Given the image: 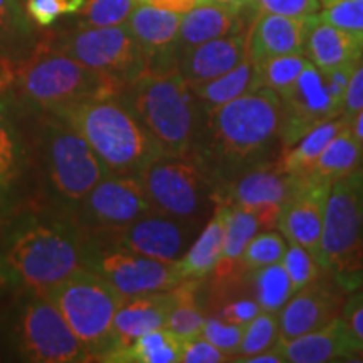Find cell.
<instances>
[{"label": "cell", "instance_id": "cell-27", "mask_svg": "<svg viewBox=\"0 0 363 363\" xmlns=\"http://www.w3.org/2000/svg\"><path fill=\"white\" fill-rule=\"evenodd\" d=\"M261 229V222L252 212L229 206V212H227L225 219L224 249H222L219 262L214 267L217 284L229 286L235 276L244 271L242 254L246 251L249 240L259 233Z\"/></svg>", "mask_w": 363, "mask_h": 363}, {"label": "cell", "instance_id": "cell-41", "mask_svg": "<svg viewBox=\"0 0 363 363\" xmlns=\"http://www.w3.org/2000/svg\"><path fill=\"white\" fill-rule=\"evenodd\" d=\"M242 333L244 325L229 323V321L220 320L219 316L208 318L202 328V337L207 338L212 345H216L227 357H238Z\"/></svg>", "mask_w": 363, "mask_h": 363}, {"label": "cell", "instance_id": "cell-56", "mask_svg": "<svg viewBox=\"0 0 363 363\" xmlns=\"http://www.w3.org/2000/svg\"><path fill=\"white\" fill-rule=\"evenodd\" d=\"M7 65H9V61H4V59H0V69H2V67L7 66ZM12 65H13V62H12Z\"/></svg>", "mask_w": 363, "mask_h": 363}, {"label": "cell", "instance_id": "cell-55", "mask_svg": "<svg viewBox=\"0 0 363 363\" xmlns=\"http://www.w3.org/2000/svg\"><path fill=\"white\" fill-rule=\"evenodd\" d=\"M333 2H337V0H321V4H323V7L330 6V4H333Z\"/></svg>", "mask_w": 363, "mask_h": 363}, {"label": "cell", "instance_id": "cell-58", "mask_svg": "<svg viewBox=\"0 0 363 363\" xmlns=\"http://www.w3.org/2000/svg\"><path fill=\"white\" fill-rule=\"evenodd\" d=\"M140 2H143V0H140Z\"/></svg>", "mask_w": 363, "mask_h": 363}, {"label": "cell", "instance_id": "cell-17", "mask_svg": "<svg viewBox=\"0 0 363 363\" xmlns=\"http://www.w3.org/2000/svg\"><path fill=\"white\" fill-rule=\"evenodd\" d=\"M331 184L308 180L303 184L281 208L278 229L288 242H296L310 251L318 261L321 234H323L325 208Z\"/></svg>", "mask_w": 363, "mask_h": 363}, {"label": "cell", "instance_id": "cell-25", "mask_svg": "<svg viewBox=\"0 0 363 363\" xmlns=\"http://www.w3.org/2000/svg\"><path fill=\"white\" fill-rule=\"evenodd\" d=\"M284 362L291 363H325L350 357L358 352L340 316L310 333L301 335L289 342H278Z\"/></svg>", "mask_w": 363, "mask_h": 363}, {"label": "cell", "instance_id": "cell-50", "mask_svg": "<svg viewBox=\"0 0 363 363\" xmlns=\"http://www.w3.org/2000/svg\"><path fill=\"white\" fill-rule=\"evenodd\" d=\"M143 2L158 9H165V11L185 13L197 6V4H201L202 0H143Z\"/></svg>", "mask_w": 363, "mask_h": 363}, {"label": "cell", "instance_id": "cell-51", "mask_svg": "<svg viewBox=\"0 0 363 363\" xmlns=\"http://www.w3.org/2000/svg\"><path fill=\"white\" fill-rule=\"evenodd\" d=\"M240 362H244V363H286L283 355H281L279 348L276 347V345L272 348H269V350L257 353V355L247 357Z\"/></svg>", "mask_w": 363, "mask_h": 363}, {"label": "cell", "instance_id": "cell-57", "mask_svg": "<svg viewBox=\"0 0 363 363\" xmlns=\"http://www.w3.org/2000/svg\"><path fill=\"white\" fill-rule=\"evenodd\" d=\"M362 163H363V157H362Z\"/></svg>", "mask_w": 363, "mask_h": 363}, {"label": "cell", "instance_id": "cell-29", "mask_svg": "<svg viewBox=\"0 0 363 363\" xmlns=\"http://www.w3.org/2000/svg\"><path fill=\"white\" fill-rule=\"evenodd\" d=\"M40 43L21 0H0V59L19 65Z\"/></svg>", "mask_w": 363, "mask_h": 363}, {"label": "cell", "instance_id": "cell-32", "mask_svg": "<svg viewBox=\"0 0 363 363\" xmlns=\"http://www.w3.org/2000/svg\"><path fill=\"white\" fill-rule=\"evenodd\" d=\"M348 125H350V121L342 115L308 131L301 140H298L293 147L286 150L283 158H281L279 169L284 170L286 174L305 175L313 167V163L325 152L331 140Z\"/></svg>", "mask_w": 363, "mask_h": 363}, {"label": "cell", "instance_id": "cell-54", "mask_svg": "<svg viewBox=\"0 0 363 363\" xmlns=\"http://www.w3.org/2000/svg\"><path fill=\"white\" fill-rule=\"evenodd\" d=\"M9 279H11V274H9L6 262H4L2 252H0V289H2L4 286L9 283Z\"/></svg>", "mask_w": 363, "mask_h": 363}, {"label": "cell", "instance_id": "cell-4", "mask_svg": "<svg viewBox=\"0 0 363 363\" xmlns=\"http://www.w3.org/2000/svg\"><path fill=\"white\" fill-rule=\"evenodd\" d=\"M45 113L78 131L110 175H140L163 153L123 94L86 99Z\"/></svg>", "mask_w": 363, "mask_h": 363}, {"label": "cell", "instance_id": "cell-11", "mask_svg": "<svg viewBox=\"0 0 363 363\" xmlns=\"http://www.w3.org/2000/svg\"><path fill=\"white\" fill-rule=\"evenodd\" d=\"M83 269L94 272L126 298L169 291L184 281L179 262L153 259L99 235H84Z\"/></svg>", "mask_w": 363, "mask_h": 363}, {"label": "cell", "instance_id": "cell-48", "mask_svg": "<svg viewBox=\"0 0 363 363\" xmlns=\"http://www.w3.org/2000/svg\"><path fill=\"white\" fill-rule=\"evenodd\" d=\"M261 306L257 305L256 299H235V301L229 303L222 308L219 313V318L224 321H229V323L235 325H246L252 320L254 316L259 315Z\"/></svg>", "mask_w": 363, "mask_h": 363}, {"label": "cell", "instance_id": "cell-22", "mask_svg": "<svg viewBox=\"0 0 363 363\" xmlns=\"http://www.w3.org/2000/svg\"><path fill=\"white\" fill-rule=\"evenodd\" d=\"M247 57L246 33L212 39L182 52L177 69L190 88L219 78Z\"/></svg>", "mask_w": 363, "mask_h": 363}, {"label": "cell", "instance_id": "cell-5", "mask_svg": "<svg viewBox=\"0 0 363 363\" xmlns=\"http://www.w3.org/2000/svg\"><path fill=\"white\" fill-rule=\"evenodd\" d=\"M125 86L110 76L54 51L40 39L29 57L16 65L9 93L22 111H54L86 99L115 96Z\"/></svg>", "mask_w": 363, "mask_h": 363}, {"label": "cell", "instance_id": "cell-3", "mask_svg": "<svg viewBox=\"0 0 363 363\" xmlns=\"http://www.w3.org/2000/svg\"><path fill=\"white\" fill-rule=\"evenodd\" d=\"M34 115L38 125L29 142V165L38 170L43 208L69 217L110 172L71 125L52 113Z\"/></svg>", "mask_w": 363, "mask_h": 363}, {"label": "cell", "instance_id": "cell-35", "mask_svg": "<svg viewBox=\"0 0 363 363\" xmlns=\"http://www.w3.org/2000/svg\"><path fill=\"white\" fill-rule=\"evenodd\" d=\"M254 296L262 311L279 313L289 298L294 294V289L289 281L283 262L259 267L251 271Z\"/></svg>", "mask_w": 363, "mask_h": 363}, {"label": "cell", "instance_id": "cell-46", "mask_svg": "<svg viewBox=\"0 0 363 363\" xmlns=\"http://www.w3.org/2000/svg\"><path fill=\"white\" fill-rule=\"evenodd\" d=\"M227 360H230V357H227L202 335L184 340L182 343L180 362L184 363H220Z\"/></svg>", "mask_w": 363, "mask_h": 363}, {"label": "cell", "instance_id": "cell-12", "mask_svg": "<svg viewBox=\"0 0 363 363\" xmlns=\"http://www.w3.org/2000/svg\"><path fill=\"white\" fill-rule=\"evenodd\" d=\"M21 357L35 363H84L89 353L57 306L44 294L29 291L16 321Z\"/></svg>", "mask_w": 363, "mask_h": 363}, {"label": "cell", "instance_id": "cell-37", "mask_svg": "<svg viewBox=\"0 0 363 363\" xmlns=\"http://www.w3.org/2000/svg\"><path fill=\"white\" fill-rule=\"evenodd\" d=\"M279 340V321L278 313L259 311V315L252 318L249 323L244 325L242 342L238 357L234 362H240L244 358L257 355V353L269 350Z\"/></svg>", "mask_w": 363, "mask_h": 363}, {"label": "cell", "instance_id": "cell-6", "mask_svg": "<svg viewBox=\"0 0 363 363\" xmlns=\"http://www.w3.org/2000/svg\"><path fill=\"white\" fill-rule=\"evenodd\" d=\"M121 94L163 153L192 152L203 111L179 69L147 71Z\"/></svg>", "mask_w": 363, "mask_h": 363}, {"label": "cell", "instance_id": "cell-14", "mask_svg": "<svg viewBox=\"0 0 363 363\" xmlns=\"http://www.w3.org/2000/svg\"><path fill=\"white\" fill-rule=\"evenodd\" d=\"M283 101L281 142L293 147L308 131L345 113V99L330 88L323 71L313 65L303 71L291 93Z\"/></svg>", "mask_w": 363, "mask_h": 363}, {"label": "cell", "instance_id": "cell-26", "mask_svg": "<svg viewBox=\"0 0 363 363\" xmlns=\"http://www.w3.org/2000/svg\"><path fill=\"white\" fill-rule=\"evenodd\" d=\"M229 206L224 201H217L214 214L208 217L207 224L199 233L189 251L179 261L184 279H203L214 271L224 249L225 219Z\"/></svg>", "mask_w": 363, "mask_h": 363}, {"label": "cell", "instance_id": "cell-20", "mask_svg": "<svg viewBox=\"0 0 363 363\" xmlns=\"http://www.w3.org/2000/svg\"><path fill=\"white\" fill-rule=\"evenodd\" d=\"M340 310V294L328 284L315 283L298 289L278 313L279 340H289L315 331L335 320Z\"/></svg>", "mask_w": 363, "mask_h": 363}, {"label": "cell", "instance_id": "cell-30", "mask_svg": "<svg viewBox=\"0 0 363 363\" xmlns=\"http://www.w3.org/2000/svg\"><path fill=\"white\" fill-rule=\"evenodd\" d=\"M259 88H262V84L257 67L246 57L234 69L207 83L194 86L192 91L199 99L202 111L207 113Z\"/></svg>", "mask_w": 363, "mask_h": 363}, {"label": "cell", "instance_id": "cell-16", "mask_svg": "<svg viewBox=\"0 0 363 363\" xmlns=\"http://www.w3.org/2000/svg\"><path fill=\"white\" fill-rule=\"evenodd\" d=\"M199 233L201 224L175 219L160 212H150L116 233L98 235L153 259L179 262Z\"/></svg>", "mask_w": 363, "mask_h": 363}, {"label": "cell", "instance_id": "cell-39", "mask_svg": "<svg viewBox=\"0 0 363 363\" xmlns=\"http://www.w3.org/2000/svg\"><path fill=\"white\" fill-rule=\"evenodd\" d=\"M286 249H288V240L283 234L274 233V230L257 233L249 240L246 251L242 254L244 271H254L264 266L278 264L283 261Z\"/></svg>", "mask_w": 363, "mask_h": 363}, {"label": "cell", "instance_id": "cell-44", "mask_svg": "<svg viewBox=\"0 0 363 363\" xmlns=\"http://www.w3.org/2000/svg\"><path fill=\"white\" fill-rule=\"evenodd\" d=\"M321 0H254L252 12L278 13L286 17H311L321 12Z\"/></svg>", "mask_w": 363, "mask_h": 363}, {"label": "cell", "instance_id": "cell-33", "mask_svg": "<svg viewBox=\"0 0 363 363\" xmlns=\"http://www.w3.org/2000/svg\"><path fill=\"white\" fill-rule=\"evenodd\" d=\"M197 288L199 279H184L174 288L177 301L172 308L165 328L180 340L199 337L202 335V328L206 325L207 318L203 316L195 299Z\"/></svg>", "mask_w": 363, "mask_h": 363}, {"label": "cell", "instance_id": "cell-15", "mask_svg": "<svg viewBox=\"0 0 363 363\" xmlns=\"http://www.w3.org/2000/svg\"><path fill=\"white\" fill-rule=\"evenodd\" d=\"M301 184L303 177L286 174L281 169H252L224 185L217 201L252 212L262 229H272L278 225L281 208Z\"/></svg>", "mask_w": 363, "mask_h": 363}, {"label": "cell", "instance_id": "cell-13", "mask_svg": "<svg viewBox=\"0 0 363 363\" xmlns=\"http://www.w3.org/2000/svg\"><path fill=\"white\" fill-rule=\"evenodd\" d=\"M153 212L140 175H108L71 212L84 235L110 234Z\"/></svg>", "mask_w": 363, "mask_h": 363}, {"label": "cell", "instance_id": "cell-9", "mask_svg": "<svg viewBox=\"0 0 363 363\" xmlns=\"http://www.w3.org/2000/svg\"><path fill=\"white\" fill-rule=\"evenodd\" d=\"M44 296L66 318L91 360L108 362L115 350V315L126 296L88 269L76 271Z\"/></svg>", "mask_w": 363, "mask_h": 363}, {"label": "cell", "instance_id": "cell-45", "mask_svg": "<svg viewBox=\"0 0 363 363\" xmlns=\"http://www.w3.org/2000/svg\"><path fill=\"white\" fill-rule=\"evenodd\" d=\"M340 318L343 320L345 328L357 350L363 352V286L355 288L352 296L345 301Z\"/></svg>", "mask_w": 363, "mask_h": 363}, {"label": "cell", "instance_id": "cell-52", "mask_svg": "<svg viewBox=\"0 0 363 363\" xmlns=\"http://www.w3.org/2000/svg\"><path fill=\"white\" fill-rule=\"evenodd\" d=\"M203 4H219V6H225L230 9H238V11H244V12H252V4L254 0H202Z\"/></svg>", "mask_w": 363, "mask_h": 363}, {"label": "cell", "instance_id": "cell-1", "mask_svg": "<svg viewBox=\"0 0 363 363\" xmlns=\"http://www.w3.org/2000/svg\"><path fill=\"white\" fill-rule=\"evenodd\" d=\"M283 128V101L266 86L203 113L192 152L202 158L222 190L261 160ZM219 190V192H220Z\"/></svg>", "mask_w": 363, "mask_h": 363}, {"label": "cell", "instance_id": "cell-43", "mask_svg": "<svg viewBox=\"0 0 363 363\" xmlns=\"http://www.w3.org/2000/svg\"><path fill=\"white\" fill-rule=\"evenodd\" d=\"M86 0H26V11L40 27L52 26L61 16L76 13Z\"/></svg>", "mask_w": 363, "mask_h": 363}, {"label": "cell", "instance_id": "cell-53", "mask_svg": "<svg viewBox=\"0 0 363 363\" xmlns=\"http://www.w3.org/2000/svg\"><path fill=\"white\" fill-rule=\"evenodd\" d=\"M350 128L353 131V135H355V138L363 145V110L358 113L355 118H353L352 123H350Z\"/></svg>", "mask_w": 363, "mask_h": 363}, {"label": "cell", "instance_id": "cell-7", "mask_svg": "<svg viewBox=\"0 0 363 363\" xmlns=\"http://www.w3.org/2000/svg\"><path fill=\"white\" fill-rule=\"evenodd\" d=\"M153 212L202 224L214 214L219 184L197 153H162L140 174Z\"/></svg>", "mask_w": 363, "mask_h": 363}, {"label": "cell", "instance_id": "cell-10", "mask_svg": "<svg viewBox=\"0 0 363 363\" xmlns=\"http://www.w3.org/2000/svg\"><path fill=\"white\" fill-rule=\"evenodd\" d=\"M54 51L66 54L91 69L128 86L148 71L145 56L128 26L78 27L43 39Z\"/></svg>", "mask_w": 363, "mask_h": 363}, {"label": "cell", "instance_id": "cell-24", "mask_svg": "<svg viewBox=\"0 0 363 363\" xmlns=\"http://www.w3.org/2000/svg\"><path fill=\"white\" fill-rule=\"evenodd\" d=\"M246 17L247 12L238 9L219 4H197L189 12L182 13L177 56L212 39L246 33Z\"/></svg>", "mask_w": 363, "mask_h": 363}, {"label": "cell", "instance_id": "cell-19", "mask_svg": "<svg viewBox=\"0 0 363 363\" xmlns=\"http://www.w3.org/2000/svg\"><path fill=\"white\" fill-rule=\"evenodd\" d=\"M177 301L175 291H155L125 298L115 315V350L108 362H116L121 352L143 335L165 328L167 320Z\"/></svg>", "mask_w": 363, "mask_h": 363}, {"label": "cell", "instance_id": "cell-42", "mask_svg": "<svg viewBox=\"0 0 363 363\" xmlns=\"http://www.w3.org/2000/svg\"><path fill=\"white\" fill-rule=\"evenodd\" d=\"M316 16L328 24L363 34V0H337Z\"/></svg>", "mask_w": 363, "mask_h": 363}, {"label": "cell", "instance_id": "cell-18", "mask_svg": "<svg viewBox=\"0 0 363 363\" xmlns=\"http://www.w3.org/2000/svg\"><path fill=\"white\" fill-rule=\"evenodd\" d=\"M182 13L165 11L147 2H140L126 21L145 56L148 59V71L177 69V38Z\"/></svg>", "mask_w": 363, "mask_h": 363}, {"label": "cell", "instance_id": "cell-47", "mask_svg": "<svg viewBox=\"0 0 363 363\" xmlns=\"http://www.w3.org/2000/svg\"><path fill=\"white\" fill-rule=\"evenodd\" d=\"M363 110V56L353 71L345 99L343 116L352 123V120Z\"/></svg>", "mask_w": 363, "mask_h": 363}, {"label": "cell", "instance_id": "cell-40", "mask_svg": "<svg viewBox=\"0 0 363 363\" xmlns=\"http://www.w3.org/2000/svg\"><path fill=\"white\" fill-rule=\"evenodd\" d=\"M281 262H283L284 269L288 272L294 293L308 284L315 283L318 276H320L321 266L318 264L315 256L296 242H288V249H286Z\"/></svg>", "mask_w": 363, "mask_h": 363}, {"label": "cell", "instance_id": "cell-8", "mask_svg": "<svg viewBox=\"0 0 363 363\" xmlns=\"http://www.w3.org/2000/svg\"><path fill=\"white\" fill-rule=\"evenodd\" d=\"M318 264L347 289H355L363 269V170L331 185L325 208Z\"/></svg>", "mask_w": 363, "mask_h": 363}, {"label": "cell", "instance_id": "cell-34", "mask_svg": "<svg viewBox=\"0 0 363 363\" xmlns=\"http://www.w3.org/2000/svg\"><path fill=\"white\" fill-rule=\"evenodd\" d=\"M184 340L175 337L167 328H160L143 335L131 343L116 362L133 363H177L182 357Z\"/></svg>", "mask_w": 363, "mask_h": 363}, {"label": "cell", "instance_id": "cell-38", "mask_svg": "<svg viewBox=\"0 0 363 363\" xmlns=\"http://www.w3.org/2000/svg\"><path fill=\"white\" fill-rule=\"evenodd\" d=\"M140 0H86L78 12V27L126 24Z\"/></svg>", "mask_w": 363, "mask_h": 363}, {"label": "cell", "instance_id": "cell-36", "mask_svg": "<svg viewBox=\"0 0 363 363\" xmlns=\"http://www.w3.org/2000/svg\"><path fill=\"white\" fill-rule=\"evenodd\" d=\"M311 65L305 54H284L256 62L261 84L279 94L283 99L291 93L303 71Z\"/></svg>", "mask_w": 363, "mask_h": 363}, {"label": "cell", "instance_id": "cell-2", "mask_svg": "<svg viewBox=\"0 0 363 363\" xmlns=\"http://www.w3.org/2000/svg\"><path fill=\"white\" fill-rule=\"evenodd\" d=\"M2 257L11 278L27 291L48 294L83 269L84 234L69 217L49 208L26 212L11 224Z\"/></svg>", "mask_w": 363, "mask_h": 363}, {"label": "cell", "instance_id": "cell-49", "mask_svg": "<svg viewBox=\"0 0 363 363\" xmlns=\"http://www.w3.org/2000/svg\"><path fill=\"white\" fill-rule=\"evenodd\" d=\"M16 195H13V184L0 179V220H6L12 216L16 207Z\"/></svg>", "mask_w": 363, "mask_h": 363}, {"label": "cell", "instance_id": "cell-23", "mask_svg": "<svg viewBox=\"0 0 363 363\" xmlns=\"http://www.w3.org/2000/svg\"><path fill=\"white\" fill-rule=\"evenodd\" d=\"M305 56L321 71L357 65L363 56V34L311 16L305 39Z\"/></svg>", "mask_w": 363, "mask_h": 363}, {"label": "cell", "instance_id": "cell-28", "mask_svg": "<svg viewBox=\"0 0 363 363\" xmlns=\"http://www.w3.org/2000/svg\"><path fill=\"white\" fill-rule=\"evenodd\" d=\"M19 111L9 91L0 94V179L11 184H16L29 165V142L17 121Z\"/></svg>", "mask_w": 363, "mask_h": 363}, {"label": "cell", "instance_id": "cell-31", "mask_svg": "<svg viewBox=\"0 0 363 363\" xmlns=\"http://www.w3.org/2000/svg\"><path fill=\"white\" fill-rule=\"evenodd\" d=\"M362 157L363 145L355 138L350 125H348L331 140L320 158L313 163L311 169L305 175L299 177H306L308 180L333 185V182L357 170L358 163L362 162Z\"/></svg>", "mask_w": 363, "mask_h": 363}, {"label": "cell", "instance_id": "cell-21", "mask_svg": "<svg viewBox=\"0 0 363 363\" xmlns=\"http://www.w3.org/2000/svg\"><path fill=\"white\" fill-rule=\"evenodd\" d=\"M310 17H286L261 12L246 30L247 59L261 62L284 54H305V39Z\"/></svg>", "mask_w": 363, "mask_h": 363}]
</instances>
